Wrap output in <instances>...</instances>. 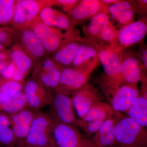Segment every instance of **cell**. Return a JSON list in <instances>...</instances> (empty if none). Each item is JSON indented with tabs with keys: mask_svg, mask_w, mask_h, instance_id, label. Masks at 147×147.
I'll return each instance as SVG.
<instances>
[{
	"mask_svg": "<svg viewBox=\"0 0 147 147\" xmlns=\"http://www.w3.org/2000/svg\"><path fill=\"white\" fill-rule=\"evenodd\" d=\"M114 113L115 112L110 105L102 101L94 105L81 120L85 122H89L99 119H107L113 116Z\"/></svg>",
	"mask_w": 147,
	"mask_h": 147,
	"instance_id": "4316f807",
	"label": "cell"
},
{
	"mask_svg": "<svg viewBox=\"0 0 147 147\" xmlns=\"http://www.w3.org/2000/svg\"><path fill=\"white\" fill-rule=\"evenodd\" d=\"M117 34L118 32L110 23L102 29L98 36L104 41L113 42L117 38Z\"/></svg>",
	"mask_w": 147,
	"mask_h": 147,
	"instance_id": "1f68e13d",
	"label": "cell"
},
{
	"mask_svg": "<svg viewBox=\"0 0 147 147\" xmlns=\"http://www.w3.org/2000/svg\"><path fill=\"white\" fill-rule=\"evenodd\" d=\"M25 76H26L15 65V69H14V71H13V74H12L10 80L23 83Z\"/></svg>",
	"mask_w": 147,
	"mask_h": 147,
	"instance_id": "e575fe53",
	"label": "cell"
},
{
	"mask_svg": "<svg viewBox=\"0 0 147 147\" xmlns=\"http://www.w3.org/2000/svg\"><path fill=\"white\" fill-rule=\"evenodd\" d=\"M80 45L71 33L60 47L52 53L51 59L61 69L71 65Z\"/></svg>",
	"mask_w": 147,
	"mask_h": 147,
	"instance_id": "4fadbf2b",
	"label": "cell"
},
{
	"mask_svg": "<svg viewBox=\"0 0 147 147\" xmlns=\"http://www.w3.org/2000/svg\"><path fill=\"white\" fill-rule=\"evenodd\" d=\"M15 65L13 62L11 63L3 71L1 76L5 80H10L13 74Z\"/></svg>",
	"mask_w": 147,
	"mask_h": 147,
	"instance_id": "836d02e7",
	"label": "cell"
},
{
	"mask_svg": "<svg viewBox=\"0 0 147 147\" xmlns=\"http://www.w3.org/2000/svg\"><path fill=\"white\" fill-rule=\"evenodd\" d=\"M10 125L9 117L0 113V145L4 147H13L17 143Z\"/></svg>",
	"mask_w": 147,
	"mask_h": 147,
	"instance_id": "484cf974",
	"label": "cell"
},
{
	"mask_svg": "<svg viewBox=\"0 0 147 147\" xmlns=\"http://www.w3.org/2000/svg\"><path fill=\"white\" fill-rule=\"evenodd\" d=\"M98 57L108 76L109 82L115 81L118 77L123 61L119 52L112 48H104L98 52Z\"/></svg>",
	"mask_w": 147,
	"mask_h": 147,
	"instance_id": "9a60e30c",
	"label": "cell"
},
{
	"mask_svg": "<svg viewBox=\"0 0 147 147\" xmlns=\"http://www.w3.org/2000/svg\"><path fill=\"white\" fill-rule=\"evenodd\" d=\"M35 113L25 109L20 112L10 115L9 117L10 125L16 139L24 142L34 117Z\"/></svg>",
	"mask_w": 147,
	"mask_h": 147,
	"instance_id": "ac0fdd59",
	"label": "cell"
},
{
	"mask_svg": "<svg viewBox=\"0 0 147 147\" xmlns=\"http://www.w3.org/2000/svg\"><path fill=\"white\" fill-rule=\"evenodd\" d=\"M102 3L97 0H84L78 2L68 16L73 22L92 17L101 11Z\"/></svg>",
	"mask_w": 147,
	"mask_h": 147,
	"instance_id": "ffe728a7",
	"label": "cell"
},
{
	"mask_svg": "<svg viewBox=\"0 0 147 147\" xmlns=\"http://www.w3.org/2000/svg\"><path fill=\"white\" fill-rule=\"evenodd\" d=\"M142 79V70L137 58L129 57L123 61L118 77L113 82L119 85L123 82L136 84Z\"/></svg>",
	"mask_w": 147,
	"mask_h": 147,
	"instance_id": "e0dca14e",
	"label": "cell"
},
{
	"mask_svg": "<svg viewBox=\"0 0 147 147\" xmlns=\"http://www.w3.org/2000/svg\"><path fill=\"white\" fill-rule=\"evenodd\" d=\"M12 62V61H11ZM8 62L0 61V76L1 75L2 73L5 69L11 62Z\"/></svg>",
	"mask_w": 147,
	"mask_h": 147,
	"instance_id": "74e56055",
	"label": "cell"
},
{
	"mask_svg": "<svg viewBox=\"0 0 147 147\" xmlns=\"http://www.w3.org/2000/svg\"><path fill=\"white\" fill-rule=\"evenodd\" d=\"M17 30L11 26L0 27V43L5 49L16 42Z\"/></svg>",
	"mask_w": 147,
	"mask_h": 147,
	"instance_id": "4dcf8cb0",
	"label": "cell"
},
{
	"mask_svg": "<svg viewBox=\"0 0 147 147\" xmlns=\"http://www.w3.org/2000/svg\"><path fill=\"white\" fill-rule=\"evenodd\" d=\"M23 83L12 80L6 81L0 88V103L22 91Z\"/></svg>",
	"mask_w": 147,
	"mask_h": 147,
	"instance_id": "f546056e",
	"label": "cell"
},
{
	"mask_svg": "<svg viewBox=\"0 0 147 147\" xmlns=\"http://www.w3.org/2000/svg\"><path fill=\"white\" fill-rule=\"evenodd\" d=\"M147 32L146 23L139 20L123 27L118 32L117 39L121 45L129 47L140 42L146 36Z\"/></svg>",
	"mask_w": 147,
	"mask_h": 147,
	"instance_id": "5bb4252c",
	"label": "cell"
},
{
	"mask_svg": "<svg viewBox=\"0 0 147 147\" xmlns=\"http://www.w3.org/2000/svg\"><path fill=\"white\" fill-rule=\"evenodd\" d=\"M29 147L27 146L26 145L24 144V142H20L19 143V144L18 145V147Z\"/></svg>",
	"mask_w": 147,
	"mask_h": 147,
	"instance_id": "ab89813d",
	"label": "cell"
},
{
	"mask_svg": "<svg viewBox=\"0 0 147 147\" xmlns=\"http://www.w3.org/2000/svg\"><path fill=\"white\" fill-rule=\"evenodd\" d=\"M115 147H147L145 127L128 117L117 119Z\"/></svg>",
	"mask_w": 147,
	"mask_h": 147,
	"instance_id": "6da1fadb",
	"label": "cell"
},
{
	"mask_svg": "<svg viewBox=\"0 0 147 147\" xmlns=\"http://www.w3.org/2000/svg\"><path fill=\"white\" fill-rule=\"evenodd\" d=\"M142 60L145 68H147V51L143 50L142 52Z\"/></svg>",
	"mask_w": 147,
	"mask_h": 147,
	"instance_id": "8d00e7d4",
	"label": "cell"
},
{
	"mask_svg": "<svg viewBox=\"0 0 147 147\" xmlns=\"http://www.w3.org/2000/svg\"><path fill=\"white\" fill-rule=\"evenodd\" d=\"M0 61L8 62L12 61L9 50H5V49L0 51Z\"/></svg>",
	"mask_w": 147,
	"mask_h": 147,
	"instance_id": "d590c367",
	"label": "cell"
},
{
	"mask_svg": "<svg viewBox=\"0 0 147 147\" xmlns=\"http://www.w3.org/2000/svg\"><path fill=\"white\" fill-rule=\"evenodd\" d=\"M51 104L55 116V119L62 123L77 126L78 120L74 112L71 98L67 94L57 92L53 95Z\"/></svg>",
	"mask_w": 147,
	"mask_h": 147,
	"instance_id": "8fae6325",
	"label": "cell"
},
{
	"mask_svg": "<svg viewBox=\"0 0 147 147\" xmlns=\"http://www.w3.org/2000/svg\"><path fill=\"white\" fill-rule=\"evenodd\" d=\"M100 1L102 3H110L112 4L115 3L118 1L117 0H102V1Z\"/></svg>",
	"mask_w": 147,
	"mask_h": 147,
	"instance_id": "f35d334b",
	"label": "cell"
},
{
	"mask_svg": "<svg viewBox=\"0 0 147 147\" xmlns=\"http://www.w3.org/2000/svg\"><path fill=\"white\" fill-rule=\"evenodd\" d=\"M38 18L44 24L49 26L54 27L67 32H72L74 22L69 16L63 12L46 7L41 10Z\"/></svg>",
	"mask_w": 147,
	"mask_h": 147,
	"instance_id": "2e32d148",
	"label": "cell"
},
{
	"mask_svg": "<svg viewBox=\"0 0 147 147\" xmlns=\"http://www.w3.org/2000/svg\"><path fill=\"white\" fill-rule=\"evenodd\" d=\"M71 99L73 108L81 119L94 105L102 100L97 92L88 86L75 91Z\"/></svg>",
	"mask_w": 147,
	"mask_h": 147,
	"instance_id": "7c38bea8",
	"label": "cell"
},
{
	"mask_svg": "<svg viewBox=\"0 0 147 147\" xmlns=\"http://www.w3.org/2000/svg\"><path fill=\"white\" fill-rule=\"evenodd\" d=\"M13 63L25 76L34 66V62L17 42H15L9 50Z\"/></svg>",
	"mask_w": 147,
	"mask_h": 147,
	"instance_id": "44dd1931",
	"label": "cell"
},
{
	"mask_svg": "<svg viewBox=\"0 0 147 147\" xmlns=\"http://www.w3.org/2000/svg\"><path fill=\"white\" fill-rule=\"evenodd\" d=\"M98 53L97 50L90 44H81L71 65L74 68H83L90 61L96 59Z\"/></svg>",
	"mask_w": 147,
	"mask_h": 147,
	"instance_id": "d4e9b609",
	"label": "cell"
},
{
	"mask_svg": "<svg viewBox=\"0 0 147 147\" xmlns=\"http://www.w3.org/2000/svg\"><path fill=\"white\" fill-rule=\"evenodd\" d=\"M54 5L53 0H16L11 26L17 30L28 28L43 8Z\"/></svg>",
	"mask_w": 147,
	"mask_h": 147,
	"instance_id": "3957f363",
	"label": "cell"
},
{
	"mask_svg": "<svg viewBox=\"0 0 147 147\" xmlns=\"http://www.w3.org/2000/svg\"><path fill=\"white\" fill-rule=\"evenodd\" d=\"M110 98V106L115 112H127L135 99L139 96L136 84H127L115 86Z\"/></svg>",
	"mask_w": 147,
	"mask_h": 147,
	"instance_id": "30bf717a",
	"label": "cell"
},
{
	"mask_svg": "<svg viewBox=\"0 0 147 147\" xmlns=\"http://www.w3.org/2000/svg\"><path fill=\"white\" fill-rule=\"evenodd\" d=\"M16 3V0H0V26L10 25Z\"/></svg>",
	"mask_w": 147,
	"mask_h": 147,
	"instance_id": "f1b7e54d",
	"label": "cell"
},
{
	"mask_svg": "<svg viewBox=\"0 0 147 147\" xmlns=\"http://www.w3.org/2000/svg\"><path fill=\"white\" fill-rule=\"evenodd\" d=\"M4 47L0 43V51H1L3 50H5Z\"/></svg>",
	"mask_w": 147,
	"mask_h": 147,
	"instance_id": "60d3db41",
	"label": "cell"
},
{
	"mask_svg": "<svg viewBox=\"0 0 147 147\" xmlns=\"http://www.w3.org/2000/svg\"><path fill=\"white\" fill-rule=\"evenodd\" d=\"M31 79L47 88L57 89L59 86L61 70L48 56L34 63Z\"/></svg>",
	"mask_w": 147,
	"mask_h": 147,
	"instance_id": "8992f818",
	"label": "cell"
},
{
	"mask_svg": "<svg viewBox=\"0 0 147 147\" xmlns=\"http://www.w3.org/2000/svg\"><path fill=\"white\" fill-rule=\"evenodd\" d=\"M53 119V134L57 147H94L91 140L84 136L76 126Z\"/></svg>",
	"mask_w": 147,
	"mask_h": 147,
	"instance_id": "277c9868",
	"label": "cell"
},
{
	"mask_svg": "<svg viewBox=\"0 0 147 147\" xmlns=\"http://www.w3.org/2000/svg\"><path fill=\"white\" fill-rule=\"evenodd\" d=\"M28 106L26 94L23 91L14 95L9 99L0 103V111L13 115L26 109Z\"/></svg>",
	"mask_w": 147,
	"mask_h": 147,
	"instance_id": "cb8c5ba5",
	"label": "cell"
},
{
	"mask_svg": "<svg viewBox=\"0 0 147 147\" xmlns=\"http://www.w3.org/2000/svg\"><path fill=\"white\" fill-rule=\"evenodd\" d=\"M108 9L112 18L120 24L125 26L132 23L131 21L134 17V11L128 2L118 1L111 4Z\"/></svg>",
	"mask_w": 147,
	"mask_h": 147,
	"instance_id": "7402d4cb",
	"label": "cell"
},
{
	"mask_svg": "<svg viewBox=\"0 0 147 147\" xmlns=\"http://www.w3.org/2000/svg\"><path fill=\"white\" fill-rule=\"evenodd\" d=\"M79 1L76 0H56L54 1V5L61 7L65 11L69 13Z\"/></svg>",
	"mask_w": 147,
	"mask_h": 147,
	"instance_id": "d6a6232c",
	"label": "cell"
},
{
	"mask_svg": "<svg viewBox=\"0 0 147 147\" xmlns=\"http://www.w3.org/2000/svg\"><path fill=\"white\" fill-rule=\"evenodd\" d=\"M18 42L34 63L47 56V51L39 38L29 28L17 30Z\"/></svg>",
	"mask_w": 147,
	"mask_h": 147,
	"instance_id": "ba28073f",
	"label": "cell"
},
{
	"mask_svg": "<svg viewBox=\"0 0 147 147\" xmlns=\"http://www.w3.org/2000/svg\"><path fill=\"white\" fill-rule=\"evenodd\" d=\"M128 117L142 125L147 126V98L143 96L137 98L127 111Z\"/></svg>",
	"mask_w": 147,
	"mask_h": 147,
	"instance_id": "603a6c76",
	"label": "cell"
},
{
	"mask_svg": "<svg viewBox=\"0 0 147 147\" xmlns=\"http://www.w3.org/2000/svg\"><path fill=\"white\" fill-rule=\"evenodd\" d=\"M117 120L113 116L105 120L91 140L94 147H115Z\"/></svg>",
	"mask_w": 147,
	"mask_h": 147,
	"instance_id": "d6986e66",
	"label": "cell"
},
{
	"mask_svg": "<svg viewBox=\"0 0 147 147\" xmlns=\"http://www.w3.org/2000/svg\"><path fill=\"white\" fill-rule=\"evenodd\" d=\"M53 118L41 112L35 113L24 142L29 147H57L53 138Z\"/></svg>",
	"mask_w": 147,
	"mask_h": 147,
	"instance_id": "7a4b0ae2",
	"label": "cell"
},
{
	"mask_svg": "<svg viewBox=\"0 0 147 147\" xmlns=\"http://www.w3.org/2000/svg\"><path fill=\"white\" fill-rule=\"evenodd\" d=\"M36 35L48 54L53 53L62 44L71 32L63 33L62 30L50 27L40 21L38 17L28 27Z\"/></svg>",
	"mask_w": 147,
	"mask_h": 147,
	"instance_id": "5b68a950",
	"label": "cell"
},
{
	"mask_svg": "<svg viewBox=\"0 0 147 147\" xmlns=\"http://www.w3.org/2000/svg\"><path fill=\"white\" fill-rule=\"evenodd\" d=\"M28 106L33 110H38L51 104L53 95L50 89L34 79H30L24 87Z\"/></svg>",
	"mask_w": 147,
	"mask_h": 147,
	"instance_id": "9c48e42d",
	"label": "cell"
},
{
	"mask_svg": "<svg viewBox=\"0 0 147 147\" xmlns=\"http://www.w3.org/2000/svg\"><path fill=\"white\" fill-rule=\"evenodd\" d=\"M95 63L82 68L66 67L61 70L60 78L57 90L65 93L67 91H76L85 86Z\"/></svg>",
	"mask_w": 147,
	"mask_h": 147,
	"instance_id": "52a82bcc",
	"label": "cell"
},
{
	"mask_svg": "<svg viewBox=\"0 0 147 147\" xmlns=\"http://www.w3.org/2000/svg\"><path fill=\"white\" fill-rule=\"evenodd\" d=\"M109 17L104 12H100L92 17L87 28V32L93 36H98L102 29L110 24Z\"/></svg>",
	"mask_w": 147,
	"mask_h": 147,
	"instance_id": "83f0119b",
	"label": "cell"
}]
</instances>
